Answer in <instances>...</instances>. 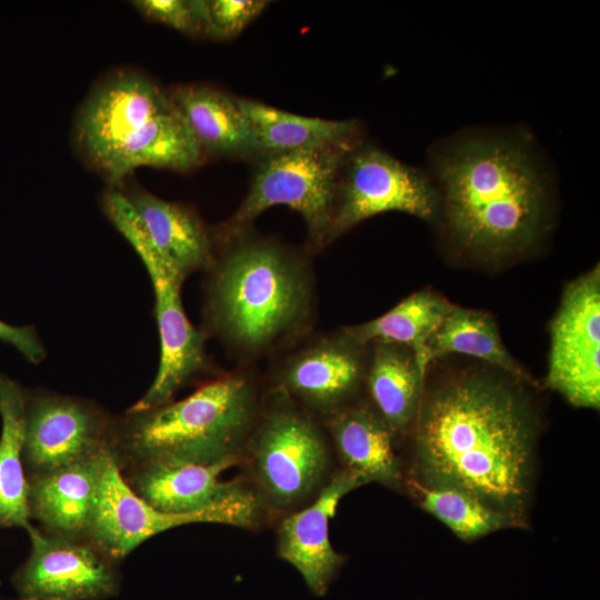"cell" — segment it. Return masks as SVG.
<instances>
[{"mask_svg": "<svg viewBox=\"0 0 600 600\" xmlns=\"http://www.w3.org/2000/svg\"><path fill=\"white\" fill-rule=\"evenodd\" d=\"M452 306L438 292L423 289L376 319L341 329L360 346L393 343L418 354Z\"/></svg>", "mask_w": 600, "mask_h": 600, "instance_id": "26", "label": "cell"}, {"mask_svg": "<svg viewBox=\"0 0 600 600\" xmlns=\"http://www.w3.org/2000/svg\"><path fill=\"white\" fill-rule=\"evenodd\" d=\"M391 211L437 218L436 183L383 150L359 143L339 174L326 247L368 218Z\"/></svg>", "mask_w": 600, "mask_h": 600, "instance_id": "9", "label": "cell"}, {"mask_svg": "<svg viewBox=\"0 0 600 600\" xmlns=\"http://www.w3.org/2000/svg\"><path fill=\"white\" fill-rule=\"evenodd\" d=\"M132 4L149 20L187 34H208L206 1L136 0Z\"/></svg>", "mask_w": 600, "mask_h": 600, "instance_id": "28", "label": "cell"}, {"mask_svg": "<svg viewBox=\"0 0 600 600\" xmlns=\"http://www.w3.org/2000/svg\"><path fill=\"white\" fill-rule=\"evenodd\" d=\"M368 484L360 476L339 469L308 506L278 519L276 531L278 557L291 564L308 589L324 597L346 562L329 538V522L339 502L352 490Z\"/></svg>", "mask_w": 600, "mask_h": 600, "instance_id": "15", "label": "cell"}, {"mask_svg": "<svg viewBox=\"0 0 600 600\" xmlns=\"http://www.w3.org/2000/svg\"><path fill=\"white\" fill-rule=\"evenodd\" d=\"M450 353L480 359L521 383H534L504 347L493 318L482 310L453 304L416 358L426 376L433 360Z\"/></svg>", "mask_w": 600, "mask_h": 600, "instance_id": "23", "label": "cell"}, {"mask_svg": "<svg viewBox=\"0 0 600 600\" xmlns=\"http://www.w3.org/2000/svg\"><path fill=\"white\" fill-rule=\"evenodd\" d=\"M111 448L48 473L28 478L29 519L41 530L73 540H87Z\"/></svg>", "mask_w": 600, "mask_h": 600, "instance_id": "17", "label": "cell"}, {"mask_svg": "<svg viewBox=\"0 0 600 600\" xmlns=\"http://www.w3.org/2000/svg\"><path fill=\"white\" fill-rule=\"evenodd\" d=\"M171 104L169 94L149 78L134 72L116 74L84 102L76 126L78 144L100 170L132 132Z\"/></svg>", "mask_w": 600, "mask_h": 600, "instance_id": "16", "label": "cell"}, {"mask_svg": "<svg viewBox=\"0 0 600 600\" xmlns=\"http://www.w3.org/2000/svg\"><path fill=\"white\" fill-rule=\"evenodd\" d=\"M548 386L578 408L600 406L599 266L567 284L550 324Z\"/></svg>", "mask_w": 600, "mask_h": 600, "instance_id": "12", "label": "cell"}, {"mask_svg": "<svg viewBox=\"0 0 600 600\" xmlns=\"http://www.w3.org/2000/svg\"><path fill=\"white\" fill-rule=\"evenodd\" d=\"M158 257L180 283L206 272L216 254V240L190 207L163 200L146 190L124 192Z\"/></svg>", "mask_w": 600, "mask_h": 600, "instance_id": "19", "label": "cell"}, {"mask_svg": "<svg viewBox=\"0 0 600 600\" xmlns=\"http://www.w3.org/2000/svg\"><path fill=\"white\" fill-rule=\"evenodd\" d=\"M207 157H260L257 139L238 100L216 88L182 84L168 92Z\"/></svg>", "mask_w": 600, "mask_h": 600, "instance_id": "20", "label": "cell"}, {"mask_svg": "<svg viewBox=\"0 0 600 600\" xmlns=\"http://www.w3.org/2000/svg\"><path fill=\"white\" fill-rule=\"evenodd\" d=\"M369 349L364 398L400 443L413 428L426 376L408 347L373 343Z\"/></svg>", "mask_w": 600, "mask_h": 600, "instance_id": "21", "label": "cell"}, {"mask_svg": "<svg viewBox=\"0 0 600 600\" xmlns=\"http://www.w3.org/2000/svg\"><path fill=\"white\" fill-rule=\"evenodd\" d=\"M203 522L250 531L271 527L267 517L242 510L161 512L146 503L130 489L111 452L103 470L99 497L86 541L119 564L151 537L177 527Z\"/></svg>", "mask_w": 600, "mask_h": 600, "instance_id": "10", "label": "cell"}, {"mask_svg": "<svg viewBox=\"0 0 600 600\" xmlns=\"http://www.w3.org/2000/svg\"><path fill=\"white\" fill-rule=\"evenodd\" d=\"M0 341L12 346L30 363H41L47 350L33 326H11L0 320Z\"/></svg>", "mask_w": 600, "mask_h": 600, "instance_id": "30", "label": "cell"}, {"mask_svg": "<svg viewBox=\"0 0 600 600\" xmlns=\"http://www.w3.org/2000/svg\"><path fill=\"white\" fill-rule=\"evenodd\" d=\"M204 160L187 122L172 103L132 132L100 170L116 182L138 167L188 171Z\"/></svg>", "mask_w": 600, "mask_h": 600, "instance_id": "22", "label": "cell"}, {"mask_svg": "<svg viewBox=\"0 0 600 600\" xmlns=\"http://www.w3.org/2000/svg\"><path fill=\"white\" fill-rule=\"evenodd\" d=\"M269 1L263 0H210L206 1L209 36L229 39L240 33Z\"/></svg>", "mask_w": 600, "mask_h": 600, "instance_id": "29", "label": "cell"}, {"mask_svg": "<svg viewBox=\"0 0 600 600\" xmlns=\"http://www.w3.org/2000/svg\"><path fill=\"white\" fill-rule=\"evenodd\" d=\"M238 467L272 526L313 501L338 470L324 424L270 386Z\"/></svg>", "mask_w": 600, "mask_h": 600, "instance_id": "5", "label": "cell"}, {"mask_svg": "<svg viewBox=\"0 0 600 600\" xmlns=\"http://www.w3.org/2000/svg\"><path fill=\"white\" fill-rule=\"evenodd\" d=\"M114 417L92 400L28 390L23 442L26 477L48 473L111 448Z\"/></svg>", "mask_w": 600, "mask_h": 600, "instance_id": "11", "label": "cell"}, {"mask_svg": "<svg viewBox=\"0 0 600 600\" xmlns=\"http://www.w3.org/2000/svg\"><path fill=\"white\" fill-rule=\"evenodd\" d=\"M102 210L141 259L154 293V311L160 341L157 374L147 392L129 409L144 410L173 400L179 390L212 370L207 353L208 337L189 321L181 300L180 283L154 251L144 228L123 191L109 189Z\"/></svg>", "mask_w": 600, "mask_h": 600, "instance_id": "6", "label": "cell"}, {"mask_svg": "<svg viewBox=\"0 0 600 600\" xmlns=\"http://www.w3.org/2000/svg\"><path fill=\"white\" fill-rule=\"evenodd\" d=\"M359 143L357 140L260 157L247 196L228 220L212 229L214 238L247 230L260 213L283 204L303 218L308 248L321 250L326 247L340 171Z\"/></svg>", "mask_w": 600, "mask_h": 600, "instance_id": "7", "label": "cell"}, {"mask_svg": "<svg viewBox=\"0 0 600 600\" xmlns=\"http://www.w3.org/2000/svg\"><path fill=\"white\" fill-rule=\"evenodd\" d=\"M27 560L12 576L21 600H106L119 593L121 573L91 543L54 536L31 524Z\"/></svg>", "mask_w": 600, "mask_h": 600, "instance_id": "13", "label": "cell"}, {"mask_svg": "<svg viewBox=\"0 0 600 600\" xmlns=\"http://www.w3.org/2000/svg\"><path fill=\"white\" fill-rule=\"evenodd\" d=\"M267 381L238 364L188 397L114 417L111 451L120 472L153 463L239 466L260 413Z\"/></svg>", "mask_w": 600, "mask_h": 600, "instance_id": "4", "label": "cell"}, {"mask_svg": "<svg viewBox=\"0 0 600 600\" xmlns=\"http://www.w3.org/2000/svg\"><path fill=\"white\" fill-rule=\"evenodd\" d=\"M28 390L0 372V527L30 526L23 442Z\"/></svg>", "mask_w": 600, "mask_h": 600, "instance_id": "24", "label": "cell"}, {"mask_svg": "<svg viewBox=\"0 0 600 600\" xmlns=\"http://www.w3.org/2000/svg\"><path fill=\"white\" fill-rule=\"evenodd\" d=\"M518 382L472 370L424 389L406 480L463 491L524 526L539 422Z\"/></svg>", "mask_w": 600, "mask_h": 600, "instance_id": "1", "label": "cell"}, {"mask_svg": "<svg viewBox=\"0 0 600 600\" xmlns=\"http://www.w3.org/2000/svg\"><path fill=\"white\" fill-rule=\"evenodd\" d=\"M323 424L339 469L360 476L367 483L404 491L399 442L364 397Z\"/></svg>", "mask_w": 600, "mask_h": 600, "instance_id": "18", "label": "cell"}, {"mask_svg": "<svg viewBox=\"0 0 600 600\" xmlns=\"http://www.w3.org/2000/svg\"><path fill=\"white\" fill-rule=\"evenodd\" d=\"M46 600H63V599H60V598H50V599H46Z\"/></svg>", "mask_w": 600, "mask_h": 600, "instance_id": "31", "label": "cell"}, {"mask_svg": "<svg viewBox=\"0 0 600 600\" xmlns=\"http://www.w3.org/2000/svg\"><path fill=\"white\" fill-rule=\"evenodd\" d=\"M202 327L238 364L273 359L313 331L316 281L308 254L250 232L214 238Z\"/></svg>", "mask_w": 600, "mask_h": 600, "instance_id": "3", "label": "cell"}, {"mask_svg": "<svg viewBox=\"0 0 600 600\" xmlns=\"http://www.w3.org/2000/svg\"><path fill=\"white\" fill-rule=\"evenodd\" d=\"M237 100L257 139L260 157L358 140L354 120L303 117L258 101Z\"/></svg>", "mask_w": 600, "mask_h": 600, "instance_id": "25", "label": "cell"}, {"mask_svg": "<svg viewBox=\"0 0 600 600\" xmlns=\"http://www.w3.org/2000/svg\"><path fill=\"white\" fill-rule=\"evenodd\" d=\"M232 467L236 466L230 462L153 463L121 474L140 499L161 512L230 509L260 513L271 522L258 497L240 476L229 481L221 480V473Z\"/></svg>", "mask_w": 600, "mask_h": 600, "instance_id": "14", "label": "cell"}, {"mask_svg": "<svg viewBox=\"0 0 600 600\" xmlns=\"http://www.w3.org/2000/svg\"><path fill=\"white\" fill-rule=\"evenodd\" d=\"M408 491L417 504L447 526L459 539L473 541L492 532L523 527L477 498L450 488H427L406 480Z\"/></svg>", "mask_w": 600, "mask_h": 600, "instance_id": "27", "label": "cell"}, {"mask_svg": "<svg viewBox=\"0 0 600 600\" xmlns=\"http://www.w3.org/2000/svg\"><path fill=\"white\" fill-rule=\"evenodd\" d=\"M368 351L342 329L311 331L271 359L264 378L324 423L364 397Z\"/></svg>", "mask_w": 600, "mask_h": 600, "instance_id": "8", "label": "cell"}, {"mask_svg": "<svg viewBox=\"0 0 600 600\" xmlns=\"http://www.w3.org/2000/svg\"><path fill=\"white\" fill-rule=\"evenodd\" d=\"M438 216L462 253L489 264L523 257L549 228L551 183L526 137L468 133L432 156Z\"/></svg>", "mask_w": 600, "mask_h": 600, "instance_id": "2", "label": "cell"}]
</instances>
